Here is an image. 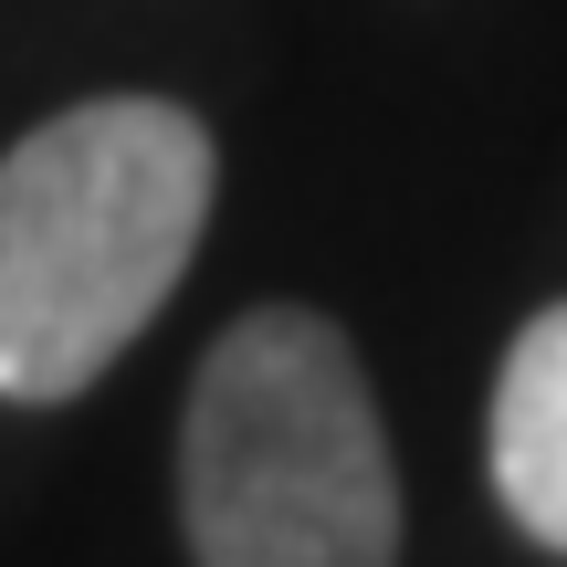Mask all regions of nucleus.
I'll use <instances>...</instances> for the list:
<instances>
[{
  "label": "nucleus",
  "instance_id": "nucleus-1",
  "mask_svg": "<svg viewBox=\"0 0 567 567\" xmlns=\"http://www.w3.org/2000/svg\"><path fill=\"white\" fill-rule=\"evenodd\" d=\"M210 221V126L95 95L0 158V400H84L179 295Z\"/></svg>",
  "mask_w": 567,
  "mask_h": 567
},
{
  "label": "nucleus",
  "instance_id": "nucleus-2",
  "mask_svg": "<svg viewBox=\"0 0 567 567\" xmlns=\"http://www.w3.org/2000/svg\"><path fill=\"white\" fill-rule=\"evenodd\" d=\"M179 515L200 567H400V473L358 347L305 305L243 316L189 379Z\"/></svg>",
  "mask_w": 567,
  "mask_h": 567
},
{
  "label": "nucleus",
  "instance_id": "nucleus-3",
  "mask_svg": "<svg viewBox=\"0 0 567 567\" xmlns=\"http://www.w3.org/2000/svg\"><path fill=\"white\" fill-rule=\"evenodd\" d=\"M484 463H494L505 515L547 557H567V305L526 316V337L505 347L494 421H484Z\"/></svg>",
  "mask_w": 567,
  "mask_h": 567
}]
</instances>
